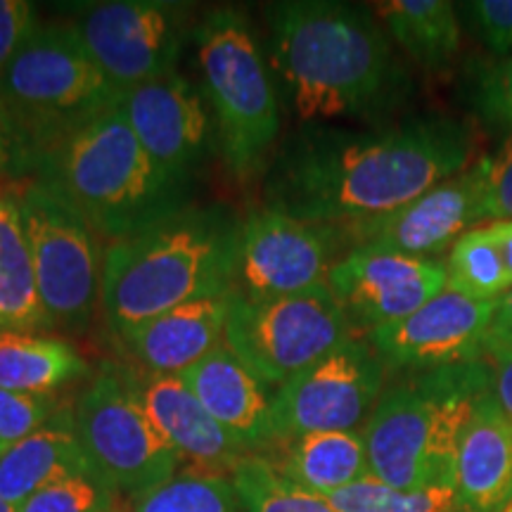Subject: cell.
<instances>
[{
	"instance_id": "7402d4cb",
	"label": "cell",
	"mask_w": 512,
	"mask_h": 512,
	"mask_svg": "<svg viewBox=\"0 0 512 512\" xmlns=\"http://www.w3.org/2000/svg\"><path fill=\"white\" fill-rule=\"evenodd\" d=\"M93 472L74 430V408H60L41 430L0 456V498L19 508L60 479Z\"/></svg>"
},
{
	"instance_id": "5b68a950",
	"label": "cell",
	"mask_w": 512,
	"mask_h": 512,
	"mask_svg": "<svg viewBox=\"0 0 512 512\" xmlns=\"http://www.w3.org/2000/svg\"><path fill=\"white\" fill-rule=\"evenodd\" d=\"M486 392V358L411 373L384 389L363 427L370 477L406 491L453 486L460 434Z\"/></svg>"
},
{
	"instance_id": "7a4b0ae2",
	"label": "cell",
	"mask_w": 512,
	"mask_h": 512,
	"mask_svg": "<svg viewBox=\"0 0 512 512\" xmlns=\"http://www.w3.org/2000/svg\"><path fill=\"white\" fill-rule=\"evenodd\" d=\"M268 48L280 95L302 126L384 124L411 100L413 79L392 38L363 5L280 0L266 5Z\"/></svg>"
},
{
	"instance_id": "d6986e66",
	"label": "cell",
	"mask_w": 512,
	"mask_h": 512,
	"mask_svg": "<svg viewBox=\"0 0 512 512\" xmlns=\"http://www.w3.org/2000/svg\"><path fill=\"white\" fill-rule=\"evenodd\" d=\"M207 413L247 456L275 444L273 392L226 344L181 375Z\"/></svg>"
},
{
	"instance_id": "30bf717a",
	"label": "cell",
	"mask_w": 512,
	"mask_h": 512,
	"mask_svg": "<svg viewBox=\"0 0 512 512\" xmlns=\"http://www.w3.org/2000/svg\"><path fill=\"white\" fill-rule=\"evenodd\" d=\"M17 192L43 309L53 328L83 330L100 306V235L38 178H24Z\"/></svg>"
},
{
	"instance_id": "f546056e",
	"label": "cell",
	"mask_w": 512,
	"mask_h": 512,
	"mask_svg": "<svg viewBox=\"0 0 512 512\" xmlns=\"http://www.w3.org/2000/svg\"><path fill=\"white\" fill-rule=\"evenodd\" d=\"M463 98L491 131L512 136V55H479L463 69Z\"/></svg>"
},
{
	"instance_id": "d6a6232c",
	"label": "cell",
	"mask_w": 512,
	"mask_h": 512,
	"mask_svg": "<svg viewBox=\"0 0 512 512\" xmlns=\"http://www.w3.org/2000/svg\"><path fill=\"white\" fill-rule=\"evenodd\" d=\"M62 403L57 394H22L0 389V456L41 430Z\"/></svg>"
},
{
	"instance_id": "5bb4252c",
	"label": "cell",
	"mask_w": 512,
	"mask_h": 512,
	"mask_svg": "<svg viewBox=\"0 0 512 512\" xmlns=\"http://www.w3.org/2000/svg\"><path fill=\"white\" fill-rule=\"evenodd\" d=\"M484 219L477 166L446 178L399 209L337 228L344 252L358 247L437 259Z\"/></svg>"
},
{
	"instance_id": "e575fe53",
	"label": "cell",
	"mask_w": 512,
	"mask_h": 512,
	"mask_svg": "<svg viewBox=\"0 0 512 512\" xmlns=\"http://www.w3.org/2000/svg\"><path fill=\"white\" fill-rule=\"evenodd\" d=\"M475 166L482 183L484 219L512 221V136H505L503 143L491 155L477 159Z\"/></svg>"
},
{
	"instance_id": "484cf974",
	"label": "cell",
	"mask_w": 512,
	"mask_h": 512,
	"mask_svg": "<svg viewBox=\"0 0 512 512\" xmlns=\"http://www.w3.org/2000/svg\"><path fill=\"white\" fill-rule=\"evenodd\" d=\"M91 373L74 344L43 332H0V389L55 394Z\"/></svg>"
},
{
	"instance_id": "e0dca14e",
	"label": "cell",
	"mask_w": 512,
	"mask_h": 512,
	"mask_svg": "<svg viewBox=\"0 0 512 512\" xmlns=\"http://www.w3.org/2000/svg\"><path fill=\"white\" fill-rule=\"evenodd\" d=\"M328 287L351 320V328L370 330L411 316L448 287L441 259L358 247L339 256L328 275Z\"/></svg>"
},
{
	"instance_id": "9c48e42d",
	"label": "cell",
	"mask_w": 512,
	"mask_h": 512,
	"mask_svg": "<svg viewBox=\"0 0 512 512\" xmlns=\"http://www.w3.org/2000/svg\"><path fill=\"white\" fill-rule=\"evenodd\" d=\"M74 430L95 475L119 496L138 498L176 477L181 453L112 366L83 389L74 406Z\"/></svg>"
},
{
	"instance_id": "83f0119b",
	"label": "cell",
	"mask_w": 512,
	"mask_h": 512,
	"mask_svg": "<svg viewBox=\"0 0 512 512\" xmlns=\"http://www.w3.org/2000/svg\"><path fill=\"white\" fill-rule=\"evenodd\" d=\"M242 512H342L328 498L309 494L275 470L266 456H245L230 472Z\"/></svg>"
},
{
	"instance_id": "ac0fdd59",
	"label": "cell",
	"mask_w": 512,
	"mask_h": 512,
	"mask_svg": "<svg viewBox=\"0 0 512 512\" xmlns=\"http://www.w3.org/2000/svg\"><path fill=\"white\" fill-rule=\"evenodd\" d=\"M128 387L143 408L176 446L181 458L202 467V475L233 472L247 456L233 437L207 413L181 375L124 373Z\"/></svg>"
},
{
	"instance_id": "1f68e13d",
	"label": "cell",
	"mask_w": 512,
	"mask_h": 512,
	"mask_svg": "<svg viewBox=\"0 0 512 512\" xmlns=\"http://www.w3.org/2000/svg\"><path fill=\"white\" fill-rule=\"evenodd\" d=\"M119 494L95 472H83L46 486L17 512H117Z\"/></svg>"
},
{
	"instance_id": "f35d334b",
	"label": "cell",
	"mask_w": 512,
	"mask_h": 512,
	"mask_svg": "<svg viewBox=\"0 0 512 512\" xmlns=\"http://www.w3.org/2000/svg\"><path fill=\"white\" fill-rule=\"evenodd\" d=\"M489 361V358H486ZM491 363V396L498 408L512 420V356L496 358Z\"/></svg>"
},
{
	"instance_id": "b9f144b4",
	"label": "cell",
	"mask_w": 512,
	"mask_h": 512,
	"mask_svg": "<svg viewBox=\"0 0 512 512\" xmlns=\"http://www.w3.org/2000/svg\"><path fill=\"white\" fill-rule=\"evenodd\" d=\"M505 512H512V505H510V508H508V510H505Z\"/></svg>"
},
{
	"instance_id": "4fadbf2b",
	"label": "cell",
	"mask_w": 512,
	"mask_h": 512,
	"mask_svg": "<svg viewBox=\"0 0 512 512\" xmlns=\"http://www.w3.org/2000/svg\"><path fill=\"white\" fill-rule=\"evenodd\" d=\"M344 254L337 228L309 223L280 209H252L242 219L238 292L249 299H278L328 285Z\"/></svg>"
},
{
	"instance_id": "8992f818",
	"label": "cell",
	"mask_w": 512,
	"mask_h": 512,
	"mask_svg": "<svg viewBox=\"0 0 512 512\" xmlns=\"http://www.w3.org/2000/svg\"><path fill=\"white\" fill-rule=\"evenodd\" d=\"M192 38L223 159L238 181H249L275 155L283 126L278 81L238 8L211 10L192 29Z\"/></svg>"
},
{
	"instance_id": "836d02e7",
	"label": "cell",
	"mask_w": 512,
	"mask_h": 512,
	"mask_svg": "<svg viewBox=\"0 0 512 512\" xmlns=\"http://www.w3.org/2000/svg\"><path fill=\"white\" fill-rule=\"evenodd\" d=\"M458 12L489 55H512V0H467Z\"/></svg>"
},
{
	"instance_id": "8fae6325",
	"label": "cell",
	"mask_w": 512,
	"mask_h": 512,
	"mask_svg": "<svg viewBox=\"0 0 512 512\" xmlns=\"http://www.w3.org/2000/svg\"><path fill=\"white\" fill-rule=\"evenodd\" d=\"M387 368L368 339L351 335L273 392L275 444L313 432H354L384 392ZM273 444V446H275Z\"/></svg>"
},
{
	"instance_id": "7bdbcfd3",
	"label": "cell",
	"mask_w": 512,
	"mask_h": 512,
	"mask_svg": "<svg viewBox=\"0 0 512 512\" xmlns=\"http://www.w3.org/2000/svg\"><path fill=\"white\" fill-rule=\"evenodd\" d=\"M117 512H119V510H117Z\"/></svg>"
},
{
	"instance_id": "60d3db41",
	"label": "cell",
	"mask_w": 512,
	"mask_h": 512,
	"mask_svg": "<svg viewBox=\"0 0 512 512\" xmlns=\"http://www.w3.org/2000/svg\"><path fill=\"white\" fill-rule=\"evenodd\" d=\"M0 512H17V508H12L10 503H5L3 498H0Z\"/></svg>"
},
{
	"instance_id": "2e32d148",
	"label": "cell",
	"mask_w": 512,
	"mask_h": 512,
	"mask_svg": "<svg viewBox=\"0 0 512 512\" xmlns=\"http://www.w3.org/2000/svg\"><path fill=\"white\" fill-rule=\"evenodd\" d=\"M119 107L147 157L178 183L188 185L219 143L207 98L178 72L131 88Z\"/></svg>"
},
{
	"instance_id": "ba28073f",
	"label": "cell",
	"mask_w": 512,
	"mask_h": 512,
	"mask_svg": "<svg viewBox=\"0 0 512 512\" xmlns=\"http://www.w3.org/2000/svg\"><path fill=\"white\" fill-rule=\"evenodd\" d=\"M354 335L328 285L278 299L235 292L223 344L268 387H280Z\"/></svg>"
},
{
	"instance_id": "74e56055",
	"label": "cell",
	"mask_w": 512,
	"mask_h": 512,
	"mask_svg": "<svg viewBox=\"0 0 512 512\" xmlns=\"http://www.w3.org/2000/svg\"><path fill=\"white\" fill-rule=\"evenodd\" d=\"M503 356H512V290L496 302L486 339V358L496 361Z\"/></svg>"
},
{
	"instance_id": "ab89813d",
	"label": "cell",
	"mask_w": 512,
	"mask_h": 512,
	"mask_svg": "<svg viewBox=\"0 0 512 512\" xmlns=\"http://www.w3.org/2000/svg\"><path fill=\"white\" fill-rule=\"evenodd\" d=\"M491 233H494L496 238V245L501 249V256H503V264L508 268V275L512 280V221H498V223H491Z\"/></svg>"
},
{
	"instance_id": "603a6c76",
	"label": "cell",
	"mask_w": 512,
	"mask_h": 512,
	"mask_svg": "<svg viewBox=\"0 0 512 512\" xmlns=\"http://www.w3.org/2000/svg\"><path fill=\"white\" fill-rule=\"evenodd\" d=\"M53 330L36 285L17 185H0V332Z\"/></svg>"
},
{
	"instance_id": "277c9868",
	"label": "cell",
	"mask_w": 512,
	"mask_h": 512,
	"mask_svg": "<svg viewBox=\"0 0 512 512\" xmlns=\"http://www.w3.org/2000/svg\"><path fill=\"white\" fill-rule=\"evenodd\" d=\"M79 211L100 238L124 240L188 207V185L157 169L121 107L105 112L36 159L34 176Z\"/></svg>"
},
{
	"instance_id": "ffe728a7",
	"label": "cell",
	"mask_w": 512,
	"mask_h": 512,
	"mask_svg": "<svg viewBox=\"0 0 512 512\" xmlns=\"http://www.w3.org/2000/svg\"><path fill=\"white\" fill-rule=\"evenodd\" d=\"M235 292L195 299L147 320L124 339V347L145 373L183 375L223 344Z\"/></svg>"
},
{
	"instance_id": "4dcf8cb0",
	"label": "cell",
	"mask_w": 512,
	"mask_h": 512,
	"mask_svg": "<svg viewBox=\"0 0 512 512\" xmlns=\"http://www.w3.org/2000/svg\"><path fill=\"white\" fill-rule=\"evenodd\" d=\"M133 512H242L228 475H183L133 498Z\"/></svg>"
},
{
	"instance_id": "3957f363",
	"label": "cell",
	"mask_w": 512,
	"mask_h": 512,
	"mask_svg": "<svg viewBox=\"0 0 512 512\" xmlns=\"http://www.w3.org/2000/svg\"><path fill=\"white\" fill-rule=\"evenodd\" d=\"M242 219L226 207H188L110 242L100 309L121 342L188 302L238 290Z\"/></svg>"
},
{
	"instance_id": "d4e9b609",
	"label": "cell",
	"mask_w": 512,
	"mask_h": 512,
	"mask_svg": "<svg viewBox=\"0 0 512 512\" xmlns=\"http://www.w3.org/2000/svg\"><path fill=\"white\" fill-rule=\"evenodd\" d=\"M373 12L389 38L425 72H446L456 62L463 46L458 5L448 0H384Z\"/></svg>"
},
{
	"instance_id": "44dd1931",
	"label": "cell",
	"mask_w": 512,
	"mask_h": 512,
	"mask_svg": "<svg viewBox=\"0 0 512 512\" xmlns=\"http://www.w3.org/2000/svg\"><path fill=\"white\" fill-rule=\"evenodd\" d=\"M453 489L465 512H505L512 505V420L491 392L479 396L460 434Z\"/></svg>"
},
{
	"instance_id": "52a82bcc",
	"label": "cell",
	"mask_w": 512,
	"mask_h": 512,
	"mask_svg": "<svg viewBox=\"0 0 512 512\" xmlns=\"http://www.w3.org/2000/svg\"><path fill=\"white\" fill-rule=\"evenodd\" d=\"M0 95L34 176L43 152L119 107L124 93L102 74L72 24H41L5 69Z\"/></svg>"
},
{
	"instance_id": "4316f807",
	"label": "cell",
	"mask_w": 512,
	"mask_h": 512,
	"mask_svg": "<svg viewBox=\"0 0 512 512\" xmlns=\"http://www.w3.org/2000/svg\"><path fill=\"white\" fill-rule=\"evenodd\" d=\"M448 290L477 302H498L512 290L508 268L489 226L467 230L446 256Z\"/></svg>"
},
{
	"instance_id": "f1b7e54d",
	"label": "cell",
	"mask_w": 512,
	"mask_h": 512,
	"mask_svg": "<svg viewBox=\"0 0 512 512\" xmlns=\"http://www.w3.org/2000/svg\"><path fill=\"white\" fill-rule=\"evenodd\" d=\"M342 512H465L453 486L430 489H394L366 477L361 482L323 496Z\"/></svg>"
},
{
	"instance_id": "9a60e30c",
	"label": "cell",
	"mask_w": 512,
	"mask_h": 512,
	"mask_svg": "<svg viewBox=\"0 0 512 512\" xmlns=\"http://www.w3.org/2000/svg\"><path fill=\"white\" fill-rule=\"evenodd\" d=\"M496 302H477L453 290L430 299L411 316L370 330L366 339L384 368L399 373H427L486 358Z\"/></svg>"
},
{
	"instance_id": "8d00e7d4",
	"label": "cell",
	"mask_w": 512,
	"mask_h": 512,
	"mask_svg": "<svg viewBox=\"0 0 512 512\" xmlns=\"http://www.w3.org/2000/svg\"><path fill=\"white\" fill-rule=\"evenodd\" d=\"M0 178H31L27 150L3 95H0Z\"/></svg>"
},
{
	"instance_id": "6da1fadb",
	"label": "cell",
	"mask_w": 512,
	"mask_h": 512,
	"mask_svg": "<svg viewBox=\"0 0 512 512\" xmlns=\"http://www.w3.org/2000/svg\"><path fill=\"white\" fill-rule=\"evenodd\" d=\"M472 133L444 114L370 128L299 126L275 150L264 207L342 228L399 209L470 166Z\"/></svg>"
},
{
	"instance_id": "7c38bea8",
	"label": "cell",
	"mask_w": 512,
	"mask_h": 512,
	"mask_svg": "<svg viewBox=\"0 0 512 512\" xmlns=\"http://www.w3.org/2000/svg\"><path fill=\"white\" fill-rule=\"evenodd\" d=\"M76 34L117 91L176 72L190 5L171 0H105L74 10Z\"/></svg>"
},
{
	"instance_id": "d590c367",
	"label": "cell",
	"mask_w": 512,
	"mask_h": 512,
	"mask_svg": "<svg viewBox=\"0 0 512 512\" xmlns=\"http://www.w3.org/2000/svg\"><path fill=\"white\" fill-rule=\"evenodd\" d=\"M41 27L38 10L29 0H0V79L29 36Z\"/></svg>"
},
{
	"instance_id": "cb8c5ba5",
	"label": "cell",
	"mask_w": 512,
	"mask_h": 512,
	"mask_svg": "<svg viewBox=\"0 0 512 512\" xmlns=\"http://www.w3.org/2000/svg\"><path fill=\"white\" fill-rule=\"evenodd\" d=\"M275 446V470L309 494L330 496L370 477L363 432H313Z\"/></svg>"
}]
</instances>
